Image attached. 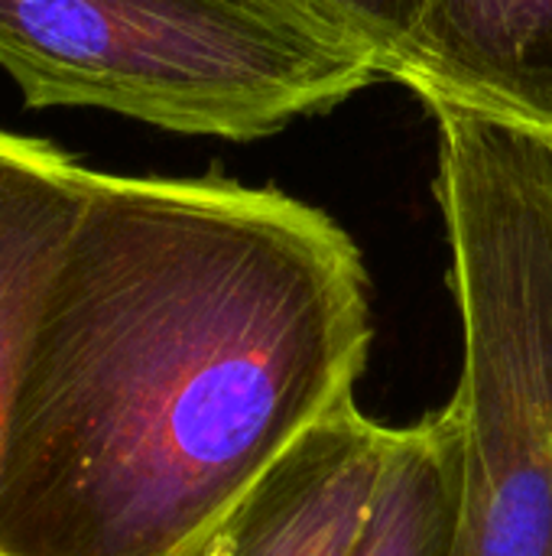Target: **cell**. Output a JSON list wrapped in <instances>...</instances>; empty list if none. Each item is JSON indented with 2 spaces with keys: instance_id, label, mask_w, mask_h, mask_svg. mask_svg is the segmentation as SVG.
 <instances>
[{
  "instance_id": "cell-2",
  "label": "cell",
  "mask_w": 552,
  "mask_h": 556,
  "mask_svg": "<svg viewBox=\"0 0 552 556\" xmlns=\"http://www.w3.org/2000/svg\"><path fill=\"white\" fill-rule=\"evenodd\" d=\"M462 326L452 556H552V140L426 98Z\"/></svg>"
},
{
  "instance_id": "cell-3",
  "label": "cell",
  "mask_w": 552,
  "mask_h": 556,
  "mask_svg": "<svg viewBox=\"0 0 552 556\" xmlns=\"http://www.w3.org/2000/svg\"><path fill=\"white\" fill-rule=\"evenodd\" d=\"M0 68L23 104L101 108L254 140L377 81L273 0H0Z\"/></svg>"
},
{
  "instance_id": "cell-5",
  "label": "cell",
  "mask_w": 552,
  "mask_h": 556,
  "mask_svg": "<svg viewBox=\"0 0 552 556\" xmlns=\"http://www.w3.org/2000/svg\"><path fill=\"white\" fill-rule=\"evenodd\" d=\"M400 81L552 134V0H423Z\"/></svg>"
},
{
  "instance_id": "cell-1",
  "label": "cell",
  "mask_w": 552,
  "mask_h": 556,
  "mask_svg": "<svg viewBox=\"0 0 552 556\" xmlns=\"http://www.w3.org/2000/svg\"><path fill=\"white\" fill-rule=\"evenodd\" d=\"M351 235L280 189L94 173L0 440V556H179L355 401Z\"/></svg>"
},
{
  "instance_id": "cell-9",
  "label": "cell",
  "mask_w": 552,
  "mask_h": 556,
  "mask_svg": "<svg viewBox=\"0 0 552 556\" xmlns=\"http://www.w3.org/2000/svg\"><path fill=\"white\" fill-rule=\"evenodd\" d=\"M547 137H550V140H552V134H547Z\"/></svg>"
},
{
  "instance_id": "cell-8",
  "label": "cell",
  "mask_w": 552,
  "mask_h": 556,
  "mask_svg": "<svg viewBox=\"0 0 552 556\" xmlns=\"http://www.w3.org/2000/svg\"><path fill=\"white\" fill-rule=\"evenodd\" d=\"M338 46L368 59L381 78L400 81L423 0H273Z\"/></svg>"
},
{
  "instance_id": "cell-7",
  "label": "cell",
  "mask_w": 552,
  "mask_h": 556,
  "mask_svg": "<svg viewBox=\"0 0 552 556\" xmlns=\"http://www.w3.org/2000/svg\"><path fill=\"white\" fill-rule=\"evenodd\" d=\"M455 508V430L442 407L410 427H394L374 511L355 556H452Z\"/></svg>"
},
{
  "instance_id": "cell-4",
  "label": "cell",
  "mask_w": 552,
  "mask_h": 556,
  "mask_svg": "<svg viewBox=\"0 0 552 556\" xmlns=\"http://www.w3.org/2000/svg\"><path fill=\"white\" fill-rule=\"evenodd\" d=\"M394 427L355 401L303 433L179 556H355Z\"/></svg>"
},
{
  "instance_id": "cell-6",
  "label": "cell",
  "mask_w": 552,
  "mask_h": 556,
  "mask_svg": "<svg viewBox=\"0 0 552 556\" xmlns=\"http://www.w3.org/2000/svg\"><path fill=\"white\" fill-rule=\"evenodd\" d=\"M91 179L94 169L62 147L0 130V440L26 339Z\"/></svg>"
}]
</instances>
